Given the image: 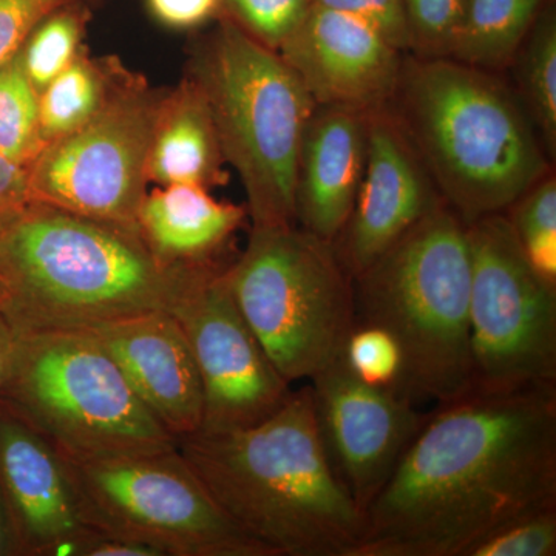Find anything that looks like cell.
I'll use <instances>...</instances> for the list:
<instances>
[{
    "label": "cell",
    "instance_id": "1",
    "mask_svg": "<svg viewBox=\"0 0 556 556\" xmlns=\"http://www.w3.org/2000/svg\"><path fill=\"white\" fill-rule=\"evenodd\" d=\"M556 507V386L470 391L409 442L365 511L356 556H468Z\"/></svg>",
    "mask_w": 556,
    "mask_h": 556
},
{
    "label": "cell",
    "instance_id": "2",
    "mask_svg": "<svg viewBox=\"0 0 556 556\" xmlns=\"http://www.w3.org/2000/svg\"><path fill=\"white\" fill-rule=\"evenodd\" d=\"M177 447L226 517L270 556H356L364 514L329 463L309 386L254 426Z\"/></svg>",
    "mask_w": 556,
    "mask_h": 556
},
{
    "label": "cell",
    "instance_id": "3",
    "mask_svg": "<svg viewBox=\"0 0 556 556\" xmlns=\"http://www.w3.org/2000/svg\"><path fill=\"white\" fill-rule=\"evenodd\" d=\"M211 263L169 265L137 225L35 203L0 230V281L9 294L3 316L24 334L170 311Z\"/></svg>",
    "mask_w": 556,
    "mask_h": 556
},
{
    "label": "cell",
    "instance_id": "4",
    "mask_svg": "<svg viewBox=\"0 0 556 556\" xmlns=\"http://www.w3.org/2000/svg\"><path fill=\"white\" fill-rule=\"evenodd\" d=\"M390 109L466 225L503 214L555 169L503 73L405 53Z\"/></svg>",
    "mask_w": 556,
    "mask_h": 556
},
{
    "label": "cell",
    "instance_id": "5",
    "mask_svg": "<svg viewBox=\"0 0 556 556\" xmlns=\"http://www.w3.org/2000/svg\"><path fill=\"white\" fill-rule=\"evenodd\" d=\"M356 325L386 329L402 369L393 390L413 404L471 391L468 230L439 204L353 278Z\"/></svg>",
    "mask_w": 556,
    "mask_h": 556
},
{
    "label": "cell",
    "instance_id": "6",
    "mask_svg": "<svg viewBox=\"0 0 556 556\" xmlns=\"http://www.w3.org/2000/svg\"><path fill=\"white\" fill-rule=\"evenodd\" d=\"M189 78L206 100L252 228L295 225V172L317 104L276 50L228 17L197 42Z\"/></svg>",
    "mask_w": 556,
    "mask_h": 556
},
{
    "label": "cell",
    "instance_id": "7",
    "mask_svg": "<svg viewBox=\"0 0 556 556\" xmlns=\"http://www.w3.org/2000/svg\"><path fill=\"white\" fill-rule=\"evenodd\" d=\"M0 401L65 459L91 460L177 447L89 329L17 334Z\"/></svg>",
    "mask_w": 556,
    "mask_h": 556
},
{
    "label": "cell",
    "instance_id": "8",
    "mask_svg": "<svg viewBox=\"0 0 556 556\" xmlns=\"http://www.w3.org/2000/svg\"><path fill=\"white\" fill-rule=\"evenodd\" d=\"M225 273L241 316L289 383L309 380L342 356L356 305L353 277L334 244L298 225L251 228Z\"/></svg>",
    "mask_w": 556,
    "mask_h": 556
},
{
    "label": "cell",
    "instance_id": "9",
    "mask_svg": "<svg viewBox=\"0 0 556 556\" xmlns=\"http://www.w3.org/2000/svg\"><path fill=\"white\" fill-rule=\"evenodd\" d=\"M62 460L79 517L93 532L156 556H270L226 517L178 447Z\"/></svg>",
    "mask_w": 556,
    "mask_h": 556
},
{
    "label": "cell",
    "instance_id": "10",
    "mask_svg": "<svg viewBox=\"0 0 556 556\" xmlns=\"http://www.w3.org/2000/svg\"><path fill=\"white\" fill-rule=\"evenodd\" d=\"M467 230L471 391L556 386V285L530 265L504 212Z\"/></svg>",
    "mask_w": 556,
    "mask_h": 556
},
{
    "label": "cell",
    "instance_id": "11",
    "mask_svg": "<svg viewBox=\"0 0 556 556\" xmlns=\"http://www.w3.org/2000/svg\"><path fill=\"white\" fill-rule=\"evenodd\" d=\"M164 90L124 70L100 112L49 142L28 166L35 203L83 217L137 225Z\"/></svg>",
    "mask_w": 556,
    "mask_h": 556
},
{
    "label": "cell",
    "instance_id": "12",
    "mask_svg": "<svg viewBox=\"0 0 556 556\" xmlns=\"http://www.w3.org/2000/svg\"><path fill=\"white\" fill-rule=\"evenodd\" d=\"M225 269L215 262L204 266L170 308L203 386L200 431L254 426L280 408L292 391L241 316Z\"/></svg>",
    "mask_w": 556,
    "mask_h": 556
},
{
    "label": "cell",
    "instance_id": "13",
    "mask_svg": "<svg viewBox=\"0 0 556 556\" xmlns=\"http://www.w3.org/2000/svg\"><path fill=\"white\" fill-rule=\"evenodd\" d=\"M309 390L329 463L365 518L428 415L393 388L357 378L343 354Z\"/></svg>",
    "mask_w": 556,
    "mask_h": 556
},
{
    "label": "cell",
    "instance_id": "14",
    "mask_svg": "<svg viewBox=\"0 0 556 556\" xmlns=\"http://www.w3.org/2000/svg\"><path fill=\"white\" fill-rule=\"evenodd\" d=\"M367 129V164L356 204L332 243L353 278L444 203L390 108L368 113Z\"/></svg>",
    "mask_w": 556,
    "mask_h": 556
},
{
    "label": "cell",
    "instance_id": "15",
    "mask_svg": "<svg viewBox=\"0 0 556 556\" xmlns=\"http://www.w3.org/2000/svg\"><path fill=\"white\" fill-rule=\"evenodd\" d=\"M278 53L317 105L371 113L390 108L405 51L367 21L314 3Z\"/></svg>",
    "mask_w": 556,
    "mask_h": 556
},
{
    "label": "cell",
    "instance_id": "16",
    "mask_svg": "<svg viewBox=\"0 0 556 556\" xmlns=\"http://www.w3.org/2000/svg\"><path fill=\"white\" fill-rule=\"evenodd\" d=\"M0 497L13 554L75 555L90 535L64 460L39 431L0 401Z\"/></svg>",
    "mask_w": 556,
    "mask_h": 556
},
{
    "label": "cell",
    "instance_id": "17",
    "mask_svg": "<svg viewBox=\"0 0 556 556\" xmlns=\"http://www.w3.org/2000/svg\"><path fill=\"white\" fill-rule=\"evenodd\" d=\"M139 401L175 439L203 427V386L195 357L170 311H150L90 328Z\"/></svg>",
    "mask_w": 556,
    "mask_h": 556
},
{
    "label": "cell",
    "instance_id": "18",
    "mask_svg": "<svg viewBox=\"0 0 556 556\" xmlns=\"http://www.w3.org/2000/svg\"><path fill=\"white\" fill-rule=\"evenodd\" d=\"M368 113L317 105L300 146L295 225L334 243L356 204L368 148Z\"/></svg>",
    "mask_w": 556,
    "mask_h": 556
},
{
    "label": "cell",
    "instance_id": "19",
    "mask_svg": "<svg viewBox=\"0 0 556 556\" xmlns=\"http://www.w3.org/2000/svg\"><path fill=\"white\" fill-rule=\"evenodd\" d=\"M247 218V206L217 200L208 189L170 185L146 193L137 226L164 263L201 265L214 262Z\"/></svg>",
    "mask_w": 556,
    "mask_h": 556
},
{
    "label": "cell",
    "instance_id": "20",
    "mask_svg": "<svg viewBox=\"0 0 556 556\" xmlns=\"http://www.w3.org/2000/svg\"><path fill=\"white\" fill-rule=\"evenodd\" d=\"M226 164L207 102L199 86L186 76L161 98L150 141L149 182L211 190L228 182Z\"/></svg>",
    "mask_w": 556,
    "mask_h": 556
},
{
    "label": "cell",
    "instance_id": "21",
    "mask_svg": "<svg viewBox=\"0 0 556 556\" xmlns=\"http://www.w3.org/2000/svg\"><path fill=\"white\" fill-rule=\"evenodd\" d=\"M554 0H468L450 58L493 73H506L522 40Z\"/></svg>",
    "mask_w": 556,
    "mask_h": 556
},
{
    "label": "cell",
    "instance_id": "22",
    "mask_svg": "<svg viewBox=\"0 0 556 556\" xmlns=\"http://www.w3.org/2000/svg\"><path fill=\"white\" fill-rule=\"evenodd\" d=\"M124 70L115 58L94 60L80 51L78 58L39 93L43 144L72 134L93 118L109 100Z\"/></svg>",
    "mask_w": 556,
    "mask_h": 556
},
{
    "label": "cell",
    "instance_id": "23",
    "mask_svg": "<svg viewBox=\"0 0 556 556\" xmlns=\"http://www.w3.org/2000/svg\"><path fill=\"white\" fill-rule=\"evenodd\" d=\"M555 163L556 7L548 3L504 73Z\"/></svg>",
    "mask_w": 556,
    "mask_h": 556
},
{
    "label": "cell",
    "instance_id": "24",
    "mask_svg": "<svg viewBox=\"0 0 556 556\" xmlns=\"http://www.w3.org/2000/svg\"><path fill=\"white\" fill-rule=\"evenodd\" d=\"M89 17L83 0H70L33 28L17 56L38 93L78 58Z\"/></svg>",
    "mask_w": 556,
    "mask_h": 556
},
{
    "label": "cell",
    "instance_id": "25",
    "mask_svg": "<svg viewBox=\"0 0 556 556\" xmlns=\"http://www.w3.org/2000/svg\"><path fill=\"white\" fill-rule=\"evenodd\" d=\"M43 146L39 93L16 54L0 67V153L28 167Z\"/></svg>",
    "mask_w": 556,
    "mask_h": 556
},
{
    "label": "cell",
    "instance_id": "26",
    "mask_svg": "<svg viewBox=\"0 0 556 556\" xmlns=\"http://www.w3.org/2000/svg\"><path fill=\"white\" fill-rule=\"evenodd\" d=\"M504 214L530 265L544 280L556 285L555 169L530 186Z\"/></svg>",
    "mask_w": 556,
    "mask_h": 556
},
{
    "label": "cell",
    "instance_id": "27",
    "mask_svg": "<svg viewBox=\"0 0 556 556\" xmlns=\"http://www.w3.org/2000/svg\"><path fill=\"white\" fill-rule=\"evenodd\" d=\"M468 0H402L407 53L420 58H450Z\"/></svg>",
    "mask_w": 556,
    "mask_h": 556
},
{
    "label": "cell",
    "instance_id": "28",
    "mask_svg": "<svg viewBox=\"0 0 556 556\" xmlns=\"http://www.w3.org/2000/svg\"><path fill=\"white\" fill-rule=\"evenodd\" d=\"M314 0H223L222 16L270 50H280L313 9Z\"/></svg>",
    "mask_w": 556,
    "mask_h": 556
},
{
    "label": "cell",
    "instance_id": "29",
    "mask_svg": "<svg viewBox=\"0 0 556 556\" xmlns=\"http://www.w3.org/2000/svg\"><path fill=\"white\" fill-rule=\"evenodd\" d=\"M343 357L354 375L371 386L393 388L401 376V348L382 328L356 325L346 340Z\"/></svg>",
    "mask_w": 556,
    "mask_h": 556
},
{
    "label": "cell",
    "instance_id": "30",
    "mask_svg": "<svg viewBox=\"0 0 556 556\" xmlns=\"http://www.w3.org/2000/svg\"><path fill=\"white\" fill-rule=\"evenodd\" d=\"M556 507L527 515L479 543L468 556H555Z\"/></svg>",
    "mask_w": 556,
    "mask_h": 556
},
{
    "label": "cell",
    "instance_id": "31",
    "mask_svg": "<svg viewBox=\"0 0 556 556\" xmlns=\"http://www.w3.org/2000/svg\"><path fill=\"white\" fill-rule=\"evenodd\" d=\"M70 0H0V67L16 56L43 17Z\"/></svg>",
    "mask_w": 556,
    "mask_h": 556
},
{
    "label": "cell",
    "instance_id": "32",
    "mask_svg": "<svg viewBox=\"0 0 556 556\" xmlns=\"http://www.w3.org/2000/svg\"><path fill=\"white\" fill-rule=\"evenodd\" d=\"M314 3L367 21L393 46L407 53L408 38L402 0H314Z\"/></svg>",
    "mask_w": 556,
    "mask_h": 556
},
{
    "label": "cell",
    "instance_id": "33",
    "mask_svg": "<svg viewBox=\"0 0 556 556\" xmlns=\"http://www.w3.org/2000/svg\"><path fill=\"white\" fill-rule=\"evenodd\" d=\"M150 16L177 31L197 30L222 16L223 0H146Z\"/></svg>",
    "mask_w": 556,
    "mask_h": 556
},
{
    "label": "cell",
    "instance_id": "34",
    "mask_svg": "<svg viewBox=\"0 0 556 556\" xmlns=\"http://www.w3.org/2000/svg\"><path fill=\"white\" fill-rule=\"evenodd\" d=\"M33 204L28 167L0 153V230L13 225Z\"/></svg>",
    "mask_w": 556,
    "mask_h": 556
},
{
    "label": "cell",
    "instance_id": "35",
    "mask_svg": "<svg viewBox=\"0 0 556 556\" xmlns=\"http://www.w3.org/2000/svg\"><path fill=\"white\" fill-rule=\"evenodd\" d=\"M76 556H156L155 552L134 541L93 532L79 544Z\"/></svg>",
    "mask_w": 556,
    "mask_h": 556
},
{
    "label": "cell",
    "instance_id": "36",
    "mask_svg": "<svg viewBox=\"0 0 556 556\" xmlns=\"http://www.w3.org/2000/svg\"><path fill=\"white\" fill-rule=\"evenodd\" d=\"M17 332L11 327L9 318L0 313V388L9 378L14 353H16Z\"/></svg>",
    "mask_w": 556,
    "mask_h": 556
},
{
    "label": "cell",
    "instance_id": "37",
    "mask_svg": "<svg viewBox=\"0 0 556 556\" xmlns=\"http://www.w3.org/2000/svg\"><path fill=\"white\" fill-rule=\"evenodd\" d=\"M10 554H13V546H11V535L5 508H3L2 497H0V555Z\"/></svg>",
    "mask_w": 556,
    "mask_h": 556
},
{
    "label": "cell",
    "instance_id": "38",
    "mask_svg": "<svg viewBox=\"0 0 556 556\" xmlns=\"http://www.w3.org/2000/svg\"><path fill=\"white\" fill-rule=\"evenodd\" d=\"M7 300H9V294H7V289L3 287L2 281H0V313H3V309H5Z\"/></svg>",
    "mask_w": 556,
    "mask_h": 556
}]
</instances>
